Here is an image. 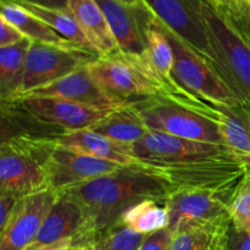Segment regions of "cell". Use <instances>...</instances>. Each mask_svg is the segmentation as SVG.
Masks as SVG:
<instances>
[{
  "label": "cell",
  "instance_id": "cell-1",
  "mask_svg": "<svg viewBox=\"0 0 250 250\" xmlns=\"http://www.w3.org/2000/svg\"><path fill=\"white\" fill-rule=\"evenodd\" d=\"M80 203L87 219L82 243H94L97 237L114 229L133 205L146 199L165 203L171 189L163 180L142 167H124L61 192Z\"/></svg>",
  "mask_w": 250,
  "mask_h": 250
},
{
  "label": "cell",
  "instance_id": "cell-2",
  "mask_svg": "<svg viewBox=\"0 0 250 250\" xmlns=\"http://www.w3.org/2000/svg\"><path fill=\"white\" fill-rule=\"evenodd\" d=\"M132 104L149 131L225 146L211 105L193 94L164 93Z\"/></svg>",
  "mask_w": 250,
  "mask_h": 250
},
{
  "label": "cell",
  "instance_id": "cell-3",
  "mask_svg": "<svg viewBox=\"0 0 250 250\" xmlns=\"http://www.w3.org/2000/svg\"><path fill=\"white\" fill-rule=\"evenodd\" d=\"M87 67L100 88L121 104L172 93L146 55L117 51L112 55L98 56Z\"/></svg>",
  "mask_w": 250,
  "mask_h": 250
},
{
  "label": "cell",
  "instance_id": "cell-4",
  "mask_svg": "<svg viewBox=\"0 0 250 250\" xmlns=\"http://www.w3.org/2000/svg\"><path fill=\"white\" fill-rule=\"evenodd\" d=\"M56 139L11 138L0 143V193L23 198L46 189V163Z\"/></svg>",
  "mask_w": 250,
  "mask_h": 250
},
{
  "label": "cell",
  "instance_id": "cell-5",
  "mask_svg": "<svg viewBox=\"0 0 250 250\" xmlns=\"http://www.w3.org/2000/svg\"><path fill=\"white\" fill-rule=\"evenodd\" d=\"M159 23L172 46L173 77L183 89L208 104L244 105L214 63L193 50L160 21Z\"/></svg>",
  "mask_w": 250,
  "mask_h": 250
},
{
  "label": "cell",
  "instance_id": "cell-6",
  "mask_svg": "<svg viewBox=\"0 0 250 250\" xmlns=\"http://www.w3.org/2000/svg\"><path fill=\"white\" fill-rule=\"evenodd\" d=\"M202 12L222 77L250 106V44L207 2Z\"/></svg>",
  "mask_w": 250,
  "mask_h": 250
},
{
  "label": "cell",
  "instance_id": "cell-7",
  "mask_svg": "<svg viewBox=\"0 0 250 250\" xmlns=\"http://www.w3.org/2000/svg\"><path fill=\"white\" fill-rule=\"evenodd\" d=\"M134 156L154 165H185L239 159L227 146L149 131L132 146ZM242 160V159H241Z\"/></svg>",
  "mask_w": 250,
  "mask_h": 250
},
{
  "label": "cell",
  "instance_id": "cell-8",
  "mask_svg": "<svg viewBox=\"0 0 250 250\" xmlns=\"http://www.w3.org/2000/svg\"><path fill=\"white\" fill-rule=\"evenodd\" d=\"M98 56L94 51L76 44L55 45L32 42L27 55L23 88L20 97L23 93L56 82L73 71L87 66Z\"/></svg>",
  "mask_w": 250,
  "mask_h": 250
},
{
  "label": "cell",
  "instance_id": "cell-9",
  "mask_svg": "<svg viewBox=\"0 0 250 250\" xmlns=\"http://www.w3.org/2000/svg\"><path fill=\"white\" fill-rule=\"evenodd\" d=\"M144 2L166 28L214 63L220 72L219 61L203 17V0H144Z\"/></svg>",
  "mask_w": 250,
  "mask_h": 250
},
{
  "label": "cell",
  "instance_id": "cell-10",
  "mask_svg": "<svg viewBox=\"0 0 250 250\" xmlns=\"http://www.w3.org/2000/svg\"><path fill=\"white\" fill-rule=\"evenodd\" d=\"M124 166L100 160L56 143L46 163V187L56 193L111 175Z\"/></svg>",
  "mask_w": 250,
  "mask_h": 250
},
{
  "label": "cell",
  "instance_id": "cell-11",
  "mask_svg": "<svg viewBox=\"0 0 250 250\" xmlns=\"http://www.w3.org/2000/svg\"><path fill=\"white\" fill-rule=\"evenodd\" d=\"M234 194V193H233ZM233 194L210 189L172 192L165 202L171 231L180 224H209L231 220L229 202Z\"/></svg>",
  "mask_w": 250,
  "mask_h": 250
},
{
  "label": "cell",
  "instance_id": "cell-12",
  "mask_svg": "<svg viewBox=\"0 0 250 250\" xmlns=\"http://www.w3.org/2000/svg\"><path fill=\"white\" fill-rule=\"evenodd\" d=\"M58 193L46 189L23 197L9 222L0 229V250H26L50 212Z\"/></svg>",
  "mask_w": 250,
  "mask_h": 250
},
{
  "label": "cell",
  "instance_id": "cell-13",
  "mask_svg": "<svg viewBox=\"0 0 250 250\" xmlns=\"http://www.w3.org/2000/svg\"><path fill=\"white\" fill-rule=\"evenodd\" d=\"M19 102L37 119L63 132L93 128L115 110L100 109L60 98H23Z\"/></svg>",
  "mask_w": 250,
  "mask_h": 250
},
{
  "label": "cell",
  "instance_id": "cell-14",
  "mask_svg": "<svg viewBox=\"0 0 250 250\" xmlns=\"http://www.w3.org/2000/svg\"><path fill=\"white\" fill-rule=\"evenodd\" d=\"M87 219L80 203L70 195L58 193L50 212L44 220L33 243L26 250H34L62 241H72V247H80L85 232Z\"/></svg>",
  "mask_w": 250,
  "mask_h": 250
},
{
  "label": "cell",
  "instance_id": "cell-15",
  "mask_svg": "<svg viewBox=\"0 0 250 250\" xmlns=\"http://www.w3.org/2000/svg\"><path fill=\"white\" fill-rule=\"evenodd\" d=\"M104 12L121 53L146 55L144 23L149 11L146 5L131 6L120 0H95Z\"/></svg>",
  "mask_w": 250,
  "mask_h": 250
},
{
  "label": "cell",
  "instance_id": "cell-16",
  "mask_svg": "<svg viewBox=\"0 0 250 250\" xmlns=\"http://www.w3.org/2000/svg\"><path fill=\"white\" fill-rule=\"evenodd\" d=\"M23 98H60L100 109H116L125 105L112 99L100 88L87 66L73 71L45 87L23 93L19 99Z\"/></svg>",
  "mask_w": 250,
  "mask_h": 250
},
{
  "label": "cell",
  "instance_id": "cell-17",
  "mask_svg": "<svg viewBox=\"0 0 250 250\" xmlns=\"http://www.w3.org/2000/svg\"><path fill=\"white\" fill-rule=\"evenodd\" d=\"M56 143L124 167H142L141 161L134 156L132 146L112 141L92 128L65 132L56 138Z\"/></svg>",
  "mask_w": 250,
  "mask_h": 250
},
{
  "label": "cell",
  "instance_id": "cell-18",
  "mask_svg": "<svg viewBox=\"0 0 250 250\" xmlns=\"http://www.w3.org/2000/svg\"><path fill=\"white\" fill-rule=\"evenodd\" d=\"M67 9L77 21L93 51L107 56L120 51L104 12L95 0H68Z\"/></svg>",
  "mask_w": 250,
  "mask_h": 250
},
{
  "label": "cell",
  "instance_id": "cell-19",
  "mask_svg": "<svg viewBox=\"0 0 250 250\" xmlns=\"http://www.w3.org/2000/svg\"><path fill=\"white\" fill-rule=\"evenodd\" d=\"M219 121L224 143L250 165V109L246 105L210 104Z\"/></svg>",
  "mask_w": 250,
  "mask_h": 250
},
{
  "label": "cell",
  "instance_id": "cell-20",
  "mask_svg": "<svg viewBox=\"0 0 250 250\" xmlns=\"http://www.w3.org/2000/svg\"><path fill=\"white\" fill-rule=\"evenodd\" d=\"M231 220L209 224H180L170 250H226Z\"/></svg>",
  "mask_w": 250,
  "mask_h": 250
},
{
  "label": "cell",
  "instance_id": "cell-21",
  "mask_svg": "<svg viewBox=\"0 0 250 250\" xmlns=\"http://www.w3.org/2000/svg\"><path fill=\"white\" fill-rule=\"evenodd\" d=\"M62 133L65 132L33 116L19 100L1 103V142L11 138L56 139Z\"/></svg>",
  "mask_w": 250,
  "mask_h": 250
},
{
  "label": "cell",
  "instance_id": "cell-22",
  "mask_svg": "<svg viewBox=\"0 0 250 250\" xmlns=\"http://www.w3.org/2000/svg\"><path fill=\"white\" fill-rule=\"evenodd\" d=\"M144 38H146V56L151 65L168 85L173 94H190L183 89L173 77V51L165 32L160 23L149 11L144 23Z\"/></svg>",
  "mask_w": 250,
  "mask_h": 250
},
{
  "label": "cell",
  "instance_id": "cell-23",
  "mask_svg": "<svg viewBox=\"0 0 250 250\" xmlns=\"http://www.w3.org/2000/svg\"><path fill=\"white\" fill-rule=\"evenodd\" d=\"M92 129L112 141L128 146L138 143L149 132L148 126L132 103L112 110Z\"/></svg>",
  "mask_w": 250,
  "mask_h": 250
},
{
  "label": "cell",
  "instance_id": "cell-24",
  "mask_svg": "<svg viewBox=\"0 0 250 250\" xmlns=\"http://www.w3.org/2000/svg\"><path fill=\"white\" fill-rule=\"evenodd\" d=\"M32 41L22 39L14 45L0 48V100L16 102L22 93L26 61Z\"/></svg>",
  "mask_w": 250,
  "mask_h": 250
},
{
  "label": "cell",
  "instance_id": "cell-25",
  "mask_svg": "<svg viewBox=\"0 0 250 250\" xmlns=\"http://www.w3.org/2000/svg\"><path fill=\"white\" fill-rule=\"evenodd\" d=\"M0 17L14 24L26 38L32 42L55 45H70V41L54 31L49 24L42 21L33 14L27 11L24 7L11 0H1V14Z\"/></svg>",
  "mask_w": 250,
  "mask_h": 250
},
{
  "label": "cell",
  "instance_id": "cell-26",
  "mask_svg": "<svg viewBox=\"0 0 250 250\" xmlns=\"http://www.w3.org/2000/svg\"><path fill=\"white\" fill-rule=\"evenodd\" d=\"M120 224L137 233L146 236L160 229H168L170 216L165 203L146 199L129 208L122 215Z\"/></svg>",
  "mask_w": 250,
  "mask_h": 250
},
{
  "label": "cell",
  "instance_id": "cell-27",
  "mask_svg": "<svg viewBox=\"0 0 250 250\" xmlns=\"http://www.w3.org/2000/svg\"><path fill=\"white\" fill-rule=\"evenodd\" d=\"M17 4L21 5L27 11L41 19L46 24H49L54 31L58 32L60 36L70 41L71 43L92 50L84 34L78 26L77 21L68 9H51V7L27 4V2H17Z\"/></svg>",
  "mask_w": 250,
  "mask_h": 250
},
{
  "label": "cell",
  "instance_id": "cell-28",
  "mask_svg": "<svg viewBox=\"0 0 250 250\" xmlns=\"http://www.w3.org/2000/svg\"><path fill=\"white\" fill-rule=\"evenodd\" d=\"M215 11L250 44V2L248 0H217Z\"/></svg>",
  "mask_w": 250,
  "mask_h": 250
},
{
  "label": "cell",
  "instance_id": "cell-29",
  "mask_svg": "<svg viewBox=\"0 0 250 250\" xmlns=\"http://www.w3.org/2000/svg\"><path fill=\"white\" fill-rule=\"evenodd\" d=\"M231 225L238 231H250V167L247 168L229 202Z\"/></svg>",
  "mask_w": 250,
  "mask_h": 250
},
{
  "label": "cell",
  "instance_id": "cell-30",
  "mask_svg": "<svg viewBox=\"0 0 250 250\" xmlns=\"http://www.w3.org/2000/svg\"><path fill=\"white\" fill-rule=\"evenodd\" d=\"M144 238V234L137 233L119 224L97 237L93 244L94 250H138Z\"/></svg>",
  "mask_w": 250,
  "mask_h": 250
},
{
  "label": "cell",
  "instance_id": "cell-31",
  "mask_svg": "<svg viewBox=\"0 0 250 250\" xmlns=\"http://www.w3.org/2000/svg\"><path fill=\"white\" fill-rule=\"evenodd\" d=\"M172 239L173 232L170 229H160L146 234L138 250H170Z\"/></svg>",
  "mask_w": 250,
  "mask_h": 250
},
{
  "label": "cell",
  "instance_id": "cell-32",
  "mask_svg": "<svg viewBox=\"0 0 250 250\" xmlns=\"http://www.w3.org/2000/svg\"><path fill=\"white\" fill-rule=\"evenodd\" d=\"M21 199L22 198L19 195L0 193V229L6 226Z\"/></svg>",
  "mask_w": 250,
  "mask_h": 250
},
{
  "label": "cell",
  "instance_id": "cell-33",
  "mask_svg": "<svg viewBox=\"0 0 250 250\" xmlns=\"http://www.w3.org/2000/svg\"><path fill=\"white\" fill-rule=\"evenodd\" d=\"M26 37L10 22L0 17V48L20 43Z\"/></svg>",
  "mask_w": 250,
  "mask_h": 250
},
{
  "label": "cell",
  "instance_id": "cell-34",
  "mask_svg": "<svg viewBox=\"0 0 250 250\" xmlns=\"http://www.w3.org/2000/svg\"><path fill=\"white\" fill-rule=\"evenodd\" d=\"M226 250H250V231H238L231 225Z\"/></svg>",
  "mask_w": 250,
  "mask_h": 250
},
{
  "label": "cell",
  "instance_id": "cell-35",
  "mask_svg": "<svg viewBox=\"0 0 250 250\" xmlns=\"http://www.w3.org/2000/svg\"><path fill=\"white\" fill-rule=\"evenodd\" d=\"M15 2H27V4L38 5L51 9H67L68 0H11Z\"/></svg>",
  "mask_w": 250,
  "mask_h": 250
},
{
  "label": "cell",
  "instance_id": "cell-36",
  "mask_svg": "<svg viewBox=\"0 0 250 250\" xmlns=\"http://www.w3.org/2000/svg\"><path fill=\"white\" fill-rule=\"evenodd\" d=\"M72 246V241L68 239V241H62V242H59V243L55 244H50V246H45V247H41L38 249H34V250H66L68 247Z\"/></svg>",
  "mask_w": 250,
  "mask_h": 250
},
{
  "label": "cell",
  "instance_id": "cell-37",
  "mask_svg": "<svg viewBox=\"0 0 250 250\" xmlns=\"http://www.w3.org/2000/svg\"><path fill=\"white\" fill-rule=\"evenodd\" d=\"M121 2L126 5H131V6H138V5H146L144 0H120Z\"/></svg>",
  "mask_w": 250,
  "mask_h": 250
},
{
  "label": "cell",
  "instance_id": "cell-38",
  "mask_svg": "<svg viewBox=\"0 0 250 250\" xmlns=\"http://www.w3.org/2000/svg\"><path fill=\"white\" fill-rule=\"evenodd\" d=\"M203 1L207 2V4L209 5V6H211L214 10L216 9V6H217V0H203Z\"/></svg>",
  "mask_w": 250,
  "mask_h": 250
},
{
  "label": "cell",
  "instance_id": "cell-39",
  "mask_svg": "<svg viewBox=\"0 0 250 250\" xmlns=\"http://www.w3.org/2000/svg\"><path fill=\"white\" fill-rule=\"evenodd\" d=\"M78 250H94V244H85V246L78 247Z\"/></svg>",
  "mask_w": 250,
  "mask_h": 250
},
{
  "label": "cell",
  "instance_id": "cell-40",
  "mask_svg": "<svg viewBox=\"0 0 250 250\" xmlns=\"http://www.w3.org/2000/svg\"><path fill=\"white\" fill-rule=\"evenodd\" d=\"M66 250H78V247H72V246H71V247H68V248L66 249Z\"/></svg>",
  "mask_w": 250,
  "mask_h": 250
},
{
  "label": "cell",
  "instance_id": "cell-41",
  "mask_svg": "<svg viewBox=\"0 0 250 250\" xmlns=\"http://www.w3.org/2000/svg\"><path fill=\"white\" fill-rule=\"evenodd\" d=\"M248 1H249V2H250V0H248Z\"/></svg>",
  "mask_w": 250,
  "mask_h": 250
},
{
  "label": "cell",
  "instance_id": "cell-42",
  "mask_svg": "<svg viewBox=\"0 0 250 250\" xmlns=\"http://www.w3.org/2000/svg\"><path fill=\"white\" fill-rule=\"evenodd\" d=\"M248 107H249V109H250V106H248Z\"/></svg>",
  "mask_w": 250,
  "mask_h": 250
},
{
  "label": "cell",
  "instance_id": "cell-43",
  "mask_svg": "<svg viewBox=\"0 0 250 250\" xmlns=\"http://www.w3.org/2000/svg\"><path fill=\"white\" fill-rule=\"evenodd\" d=\"M249 167H250V165H249Z\"/></svg>",
  "mask_w": 250,
  "mask_h": 250
}]
</instances>
